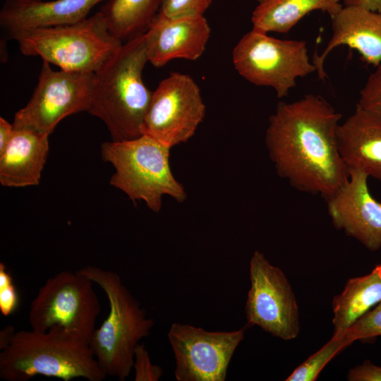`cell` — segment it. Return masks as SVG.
Returning <instances> with one entry per match:
<instances>
[{
    "label": "cell",
    "instance_id": "6da1fadb",
    "mask_svg": "<svg viewBox=\"0 0 381 381\" xmlns=\"http://www.w3.org/2000/svg\"><path fill=\"white\" fill-rule=\"evenodd\" d=\"M341 119L320 95L279 102L265 133L277 174L298 190L325 199L332 194L349 176L337 145Z\"/></svg>",
    "mask_w": 381,
    "mask_h": 381
},
{
    "label": "cell",
    "instance_id": "7a4b0ae2",
    "mask_svg": "<svg viewBox=\"0 0 381 381\" xmlns=\"http://www.w3.org/2000/svg\"><path fill=\"white\" fill-rule=\"evenodd\" d=\"M148 61L144 32L123 43L94 73L87 112L107 126L113 141L142 135V126L152 93L143 70Z\"/></svg>",
    "mask_w": 381,
    "mask_h": 381
},
{
    "label": "cell",
    "instance_id": "3957f363",
    "mask_svg": "<svg viewBox=\"0 0 381 381\" xmlns=\"http://www.w3.org/2000/svg\"><path fill=\"white\" fill-rule=\"evenodd\" d=\"M44 375L69 381L85 378L102 381L107 376L95 358L90 344L54 326L46 332H16L0 353V377L28 381Z\"/></svg>",
    "mask_w": 381,
    "mask_h": 381
},
{
    "label": "cell",
    "instance_id": "277c9868",
    "mask_svg": "<svg viewBox=\"0 0 381 381\" xmlns=\"http://www.w3.org/2000/svg\"><path fill=\"white\" fill-rule=\"evenodd\" d=\"M78 272L102 288L109 304L107 317L91 337V351L107 375L123 381L133 368L135 349L150 334L154 320L147 317L117 273L92 265Z\"/></svg>",
    "mask_w": 381,
    "mask_h": 381
},
{
    "label": "cell",
    "instance_id": "5b68a950",
    "mask_svg": "<svg viewBox=\"0 0 381 381\" xmlns=\"http://www.w3.org/2000/svg\"><path fill=\"white\" fill-rule=\"evenodd\" d=\"M8 36L24 55L39 56L74 72L95 73L123 44L111 35L100 11L75 23L16 30Z\"/></svg>",
    "mask_w": 381,
    "mask_h": 381
},
{
    "label": "cell",
    "instance_id": "8992f818",
    "mask_svg": "<svg viewBox=\"0 0 381 381\" xmlns=\"http://www.w3.org/2000/svg\"><path fill=\"white\" fill-rule=\"evenodd\" d=\"M170 149L145 134L132 140L103 143L102 158L115 170L110 185L133 202L144 201L155 212L161 210L165 195L179 202L185 201V189L171 170Z\"/></svg>",
    "mask_w": 381,
    "mask_h": 381
},
{
    "label": "cell",
    "instance_id": "52a82bcc",
    "mask_svg": "<svg viewBox=\"0 0 381 381\" xmlns=\"http://www.w3.org/2000/svg\"><path fill=\"white\" fill-rule=\"evenodd\" d=\"M252 29L234 47L232 61L238 74L258 86L270 87L279 98L296 87V79L317 71L303 40H280Z\"/></svg>",
    "mask_w": 381,
    "mask_h": 381
},
{
    "label": "cell",
    "instance_id": "ba28073f",
    "mask_svg": "<svg viewBox=\"0 0 381 381\" xmlns=\"http://www.w3.org/2000/svg\"><path fill=\"white\" fill-rule=\"evenodd\" d=\"M92 283L78 271L63 270L49 278L30 303L31 329L46 332L57 326L90 344L101 310Z\"/></svg>",
    "mask_w": 381,
    "mask_h": 381
},
{
    "label": "cell",
    "instance_id": "9c48e42d",
    "mask_svg": "<svg viewBox=\"0 0 381 381\" xmlns=\"http://www.w3.org/2000/svg\"><path fill=\"white\" fill-rule=\"evenodd\" d=\"M94 73L54 71L43 61L36 88L28 104L18 110L13 128L50 135L66 116L87 111Z\"/></svg>",
    "mask_w": 381,
    "mask_h": 381
},
{
    "label": "cell",
    "instance_id": "30bf717a",
    "mask_svg": "<svg viewBox=\"0 0 381 381\" xmlns=\"http://www.w3.org/2000/svg\"><path fill=\"white\" fill-rule=\"evenodd\" d=\"M205 110L200 87L193 78L172 72L152 93L142 134L171 148L195 134Z\"/></svg>",
    "mask_w": 381,
    "mask_h": 381
},
{
    "label": "cell",
    "instance_id": "8fae6325",
    "mask_svg": "<svg viewBox=\"0 0 381 381\" xmlns=\"http://www.w3.org/2000/svg\"><path fill=\"white\" fill-rule=\"evenodd\" d=\"M250 280L245 307L247 325H257L283 340L296 339L300 332L298 305L283 271L255 250L250 260Z\"/></svg>",
    "mask_w": 381,
    "mask_h": 381
},
{
    "label": "cell",
    "instance_id": "7c38bea8",
    "mask_svg": "<svg viewBox=\"0 0 381 381\" xmlns=\"http://www.w3.org/2000/svg\"><path fill=\"white\" fill-rule=\"evenodd\" d=\"M246 327L231 332H209L174 322L168 338L176 359L178 381H224L233 354L243 339Z\"/></svg>",
    "mask_w": 381,
    "mask_h": 381
},
{
    "label": "cell",
    "instance_id": "4fadbf2b",
    "mask_svg": "<svg viewBox=\"0 0 381 381\" xmlns=\"http://www.w3.org/2000/svg\"><path fill=\"white\" fill-rule=\"evenodd\" d=\"M348 179L325 198L328 214L335 228L360 242L370 251L381 248V203L370 193L363 172L348 170Z\"/></svg>",
    "mask_w": 381,
    "mask_h": 381
},
{
    "label": "cell",
    "instance_id": "5bb4252c",
    "mask_svg": "<svg viewBox=\"0 0 381 381\" xmlns=\"http://www.w3.org/2000/svg\"><path fill=\"white\" fill-rule=\"evenodd\" d=\"M210 32L204 16L171 18L158 13L144 32L148 61L162 67L176 59L196 60L205 52Z\"/></svg>",
    "mask_w": 381,
    "mask_h": 381
},
{
    "label": "cell",
    "instance_id": "9a60e30c",
    "mask_svg": "<svg viewBox=\"0 0 381 381\" xmlns=\"http://www.w3.org/2000/svg\"><path fill=\"white\" fill-rule=\"evenodd\" d=\"M331 20V38L322 54H315L313 58L320 79L327 77L323 68L327 56L341 45L356 49L368 64H381V12L344 6Z\"/></svg>",
    "mask_w": 381,
    "mask_h": 381
},
{
    "label": "cell",
    "instance_id": "2e32d148",
    "mask_svg": "<svg viewBox=\"0 0 381 381\" xmlns=\"http://www.w3.org/2000/svg\"><path fill=\"white\" fill-rule=\"evenodd\" d=\"M341 157L347 169L381 181V116L358 106L337 133Z\"/></svg>",
    "mask_w": 381,
    "mask_h": 381
},
{
    "label": "cell",
    "instance_id": "e0dca14e",
    "mask_svg": "<svg viewBox=\"0 0 381 381\" xmlns=\"http://www.w3.org/2000/svg\"><path fill=\"white\" fill-rule=\"evenodd\" d=\"M108 0H6L0 25L8 33L16 30L75 23L85 20L92 8Z\"/></svg>",
    "mask_w": 381,
    "mask_h": 381
},
{
    "label": "cell",
    "instance_id": "ac0fdd59",
    "mask_svg": "<svg viewBox=\"0 0 381 381\" xmlns=\"http://www.w3.org/2000/svg\"><path fill=\"white\" fill-rule=\"evenodd\" d=\"M49 135L25 128H13L0 153V182L8 187L39 184L49 150Z\"/></svg>",
    "mask_w": 381,
    "mask_h": 381
},
{
    "label": "cell",
    "instance_id": "d6986e66",
    "mask_svg": "<svg viewBox=\"0 0 381 381\" xmlns=\"http://www.w3.org/2000/svg\"><path fill=\"white\" fill-rule=\"evenodd\" d=\"M381 302V265L368 274L349 279L333 298L334 335L342 336L360 318Z\"/></svg>",
    "mask_w": 381,
    "mask_h": 381
},
{
    "label": "cell",
    "instance_id": "ffe728a7",
    "mask_svg": "<svg viewBox=\"0 0 381 381\" xmlns=\"http://www.w3.org/2000/svg\"><path fill=\"white\" fill-rule=\"evenodd\" d=\"M343 6L340 0H265L252 13V29L265 33H286L313 11H321L332 18Z\"/></svg>",
    "mask_w": 381,
    "mask_h": 381
},
{
    "label": "cell",
    "instance_id": "44dd1931",
    "mask_svg": "<svg viewBox=\"0 0 381 381\" xmlns=\"http://www.w3.org/2000/svg\"><path fill=\"white\" fill-rule=\"evenodd\" d=\"M162 0H108L100 12L111 35L121 40L145 32Z\"/></svg>",
    "mask_w": 381,
    "mask_h": 381
},
{
    "label": "cell",
    "instance_id": "7402d4cb",
    "mask_svg": "<svg viewBox=\"0 0 381 381\" xmlns=\"http://www.w3.org/2000/svg\"><path fill=\"white\" fill-rule=\"evenodd\" d=\"M353 342L345 335H334L318 351L297 366L286 381H314L325 365L340 351Z\"/></svg>",
    "mask_w": 381,
    "mask_h": 381
},
{
    "label": "cell",
    "instance_id": "603a6c76",
    "mask_svg": "<svg viewBox=\"0 0 381 381\" xmlns=\"http://www.w3.org/2000/svg\"><path fill=\"white\" fill-rule=\"evenodd\" d=\"M345 335L352 342L381 336V302L355 322Z\"/></svg>",
    "mask_w": 381,
    "mask_h": 381
},
{
    "label": "cell",
    "instance_id": "cb8c5ba5",
    "mask_svg": "<svg viewBox=\"0 0 381 381\" xmlns=\"http://www.w3.org/2000/svg\"><path fill=\"white\" fill-rule=\"evenodd\" d=\"M368 76L356 106L381 116V64Z\"/></svg>",
    "mask_w": 381,
    "mask_h": 381
},
{
    "label": "cell",
    "instance_id": "d4e9b609",
    "mask_svg": "<svg viewBox=\"0 0 381 381\" xmlns=\"http://www.w3.org/2000/svg\"><path fill=\"white\" fill-rule=\"evenodd\" d=\"M212 0H162L159 13L171 18L203 16Z\"/></svg>",
    "mask_w": 381,
    "mask_h": 381
},
{
    "label": "cell",
    "instance_id": "484cf974",
    "mask_svg": "<svg viewBox=\"0 0 381 381\" xmlns=\"http://www.w3.org/2000/svg\"><path fill=\"white\" fill-rule=\"evenodd\" d=\"M19 305V297L11 274L4 263H0V312L4 316L13 313Z\"/></svg>",
    "mask_w": 381,
    "mask_h": 381
},
{
    "label": "cell",
    "instance_id": "4316f807",
    "mask_svg": "<svg viewBox=\"0 0 381 381\" xmlns=\"http://www.w3.org/2000/svg\"><path fill=\"white\" fill-rule=\"evenodd\" d=\"M135 381H157L162 375V369L153 365L143 344H139L135 351Z\"/></svg>",
    "mask_w": 381,
    "mask_h": 381
},
{
    "label": "cell",
    "instance_id": "83f0119b",
    "mask_svg": "<svg viewBox=\"0 0 381 381\" xmlns=\"http://www.w3.org/2000/svg\"><path fill=\"white\" fill-rule=\"evenodd\" d=\"M349 381H381V366L366 360L351 368L347 375Z\"/></svg>",
    "mask_w": 381,
    "mask_h": 381
},
{
    "label": "cell",
    "instance_id": "f1b7e54d",
    "mask_svg": "<svg viewBox=\"0 0 381 381\" xmlns=\"http://www.w3.org/2000/svg\"><path fill=\"white\" fill-rule=\"evenodd\" d=\"M13 132V124H11L3 117L0 118V153L8 145Z\"/></svg>",
    "mask_w": 381,
    "mask_h": 381
},
{
    "label": "cell",
    "instance_id": "f546056e",
    "mask_svg": "<svg viewBox=\"0 0 381 381\" xmlns=\"http://www.w3.org/2000/svg\"><path fill=\"white\" fill-rule=\"evenodd\" d=\"M344 6H357L381 12V0H343Z\"/></svg>",
    "mask_w": 381,
    "mask_h": 381
},
{
    "label": "cell",
    "instance_id": "4dcf8cb0",
    "mask_svg": "<svg viewBox=\"0 0 381 381\" xmlns=\"http://www.w3.org/2000/svg\"><path fill=\"white\" fill-rule=\"evenodd\" d=\"M15 329L12 325H7L0 332V350L5 349L11 343L14 334Z\"/></svg>",
    "mask_w": 381,
    "mask_h": 381
},
{
    "label": "cell",
    "instance_id": "1f68e13d",
    "mask_svg": "<svg viewBox=\"0 0 381 381\" xmlns=\"http://www.w3.org/2000/svg\"><path fill=\"white\" fill-rule=\"evenodd\" d=\"M263 1H265V0H258V3H260V2Z\"/></svg>",
    "mask_w": 381,
    "mask_h": 381
}]
</instances>
